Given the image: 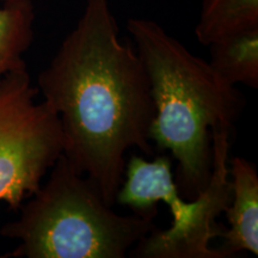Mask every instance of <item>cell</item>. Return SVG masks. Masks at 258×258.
I'll use <instances>...</instances> for the list:
<instances>
[{"mask_svg":"<svg viewBox=\"0 0 258 258\" xmlns=\"http://www.w3.org/2000/svg\"><path fill=\"white\" fill-rule=\"evenodd\" d=\"M19 208V218L0 234L19 240L10 256L27 258H124L154 231L158 213H116L63 153Z\"/></svg>","mask_w":258,"mask_h":258,"instance_id":"obj_3","label":"cell"},{"mask_svg":"<svg viewBox=\"0 0 258 258\" xmlns=\"http://www.w3.org/2000/svg\"><path fill=\"white\" fill-rule=\"evenodd\" d=\"M232 199L225 211L228 228L222 232L224 241L218 247L221 258L247 251L258 254V175L252 163L241 157L230 160L228 167Z\"/></svg>","mask_w":258,"mask_h":258,"instance_id":"obj_6","label":"cell"},{"mask_svg":"<svg viewBox=\"0 0 258 258\" xmlns=\"http://www.w3.org/2000/svg\"><path fill=\"white\" fill-rule=\"evenodd\" d=\"M209 50V64L226 82L258 88V30L215 42Z\"/></svg>","mask_w":258,"mask_h":258,"instance_id":"obj_9","label":"cell"},{"mask_svg":"<svg viewBox=\"0 0 258 258\" xmlns=\"http://www.w3.org/2000/svg\"><path fill=\"white\" fill-rule=\"evenodd\" d=\"M230 134L227 129H213L212 173L207 186L194 200L185 201L172 175V160L158 156L153 160L133 156L125 163L123 182L115 203L134 213L158 212L157 203L170 208L172 225L165 231H152L129 251L139 258H221L209 247L213 238L225 230L215 222L232 199L228 173Z\"/></svg>","mask_w":258,"mask_h":258,"instance_id":"obj_4","label":"cell"},{"mask_svg":"<svg viewBox=\"0 0 258 258\" xmlns=\"http://www.w3.org/2000/svg\"><path fill=\"white\" fill-rule=\"evenodd\" d=\"M36 88L59 118L63 156L112 207L125 153L153 154L156 111L146 69L137 49L121 41L109 0H86Z\"/></svg>","mask_w":258,"mask_h":258,"instance_id":"obj_1","label":"cell"},{"mask_svg":"<svg viewBox=\"0 0 258 258\" xmlns=\"http://www.w3.org/2000/svg\"><path fill=\"white\" fill-rule=\"evenodd\" d=\"M31 0H9L0 6V78L27 69L24 54L34 41Z\"/></svg>","mask_w":258,"mask_h":258,"instance_id":"obj_8","label":"cell"},{"mask_svg":"<svg viewBox=\"0 0 258 258\" xmlns=\"http://www.w3.org/2000/svg\"><path fill=\"white\" fill-rule=\"evenodd\" d=\"M28 70L0 78V202L18 209L63 152L59 118L37 102Z\"/></svg>","mask_w":258,"mask_h":258,"instance_id":"obj_5","label":"cell"},{"mask_svg":"<svg viewBox=\"0 0 258 258\" xmlns=\"http://www.w3.org/2000/svg\"><path fill=\"white\" fill-rule=\"evenodd\" d=\"M0 2H2V3H4V2H9V0H0Z\"/></svg>","mask_w":258,"mask_h":258,"instance_id":"obj_10","label":"cell"},{"mask_svg":"<svg viewBox=\"0 0 258 258\" xmlns=\"http://www.w3.org/2000/svg\"><path fill=\"white\" fill-rule=\"evenodd\" d=\"M127 30L151 83L156 115L150 139L177 160L179 191L194 200L211 179V132L232 131L245 98L157 22L129 18Z\"/></svg>","mask_w":258,"mask_h":258,"instance_id":"obj_2","label":"cell"},{"mask_svg":"<svg viewBox=\"0 0 258 258\" xmlns=\"http://www.w3.org/2000/svg\"><path fill=\"white\" fill-rule=\"evenodd\" d=\"M258 30V0H203L195 35L209 47L224 38Z\"/></svg>","mask_w":258,"mask_h":258,"instance_id":"obj_7","label":"cell"}]
</instances>
